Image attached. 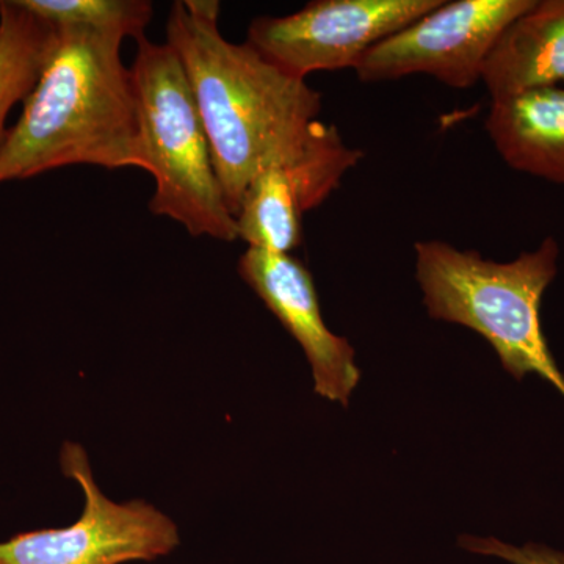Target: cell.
Segmentation results:
<instances>
[{"instance_id": "obj_1", "label": "cell", "mask_w": 564, "mask_h": 564, "mask_svg": "<svg viewBox=\"0 0 564 564\" xmlns=\"http://www.w3.org/2000/svg\"><path fill=\"white\" fill-rule=\"evenodd\" d=\"M220 2L177 0L166 21L209 137L212 161L236 217L245 192L267 166L288 161L310 140L321 93L218 29Z\"/></svg>"}, {"instance_id": "obj_2", "label": "cell", "mask_w": 564, "mask_h": 564, "mask_svg": "<svg viewBox=\"0 0 564 564\" xmlns=\"http://www.w3.org/2000/svg\"><path fill=\"white\" fill-rule=\"evenodd\" d=\"M122 41L90 29L58 28L57 46L0 148V184L70 165L147 170Z\"/></svg>"}, {"instance_id": "obj_3", "label": "cell", "mask_w": 564, "mask_h": 564, "mask_svg": "<svg viewBox=\"0 0 564 564\" xmlns=\"http://www.w3.org/2000/svg\"><path fill=\"white\" fill-rule=\"evenodd\" d=\"M414 252L415 280L430 317L474 329L516 380L538 375L564 397V375L541 325V302L558 272L555 237L510 262L441 240L417 242Z\"/></svg>"}, {"instance_id": "obj_4", "label": "cell", "mask_w": 564, "mask_h": 564, "mask_svg": "<svg viewBox=\"0 0 564 564\" xmlns=\"http://www.w3.org/2000/svg\"><path fill=\"white\" fill-rule=\"evenodd\" d=\"M131 73L139 104L144 163L154 177L150 210L193 237L239 239L215 172L209 137L184 66L169 44L137 41Z\"/></svg>"}, {"instance_id": "obj_5", "label": "cell", "mask_w": 564, "mask_h": 564, "mask_svg": "<svg viewBox=\"0 0 564 564\" xmlns=\"http://www.w3.org/2000/svg\"><path fill=\"white\" fill-rule=\"evenodd\" d=\"M63 475L84 492L79 521L62 529L18 533L0 543V564H122L152 562L180 545V530L158 508L132 500L117 503L96 485L87 452L63 444Z\"/></svg>"}, {"instance_id": "obj_6", "label": "cell", "mask_w": 564, "mask_h": 564, "mask_svg": "<svg viewBox=\"0 0 564 564\" xmlns=\"http://www.w3.org/2000/svg\"><path fill=\"white\" fill-rule=\"evenodd\" d=\"M444 0H314L288 17L251 21L248 41L296 79L355 69L378 43L437 9Z\"/></svg>"}, {"instance_id": "obj_7", "label": "cell", "mask_w": 564, "mask_h": 564, "mask_svg": "<svg viewBox=\"0 0 564 564\" xmlns=\"http://www.w3.org/2000/svg\"><path fill=\"white\" fill-rule=\"evenodd\" d=\"M534 0H454L423 14L364 54L356 74L364 84L426 74L466 90L481 82L486 58L505 29Z\"/></svg>"}, {"instance_id": "obj_8", "label": "cell", "mask_w": 564, "mask_h": 564, "mask_svg": "<svg viewBox=\"0 0 564 564\" xmlns=\"http://www.w3.org/2000/svg\"><path fill=\"white\" fill-rule=\"evenodd\" d=\"M362 158L333 124L318 120L302 150L252 180L236 214L239 239L248 248L291 254L302 243L304 212L325 203Z\"/></svg>"}, {"instance_id": "obj_9", "label": "cell", "mask_w": 564, "mask_h": 564, "mask_svg": "<svg viewBox=\"0 0 564 564\" xmlns=\"http://www.w3.org/2000/svg\"><path fill=\"white\" fill-rule=\"evenodd\" d=\"M237 272L303 348L315 393L348 406L361 372L350 343L329 332L323 321L310 270L291 254L248 248Z\"/></svg>"}, {"instance_id": "obj_10", "label": "cell", "mask_w": 564, "mask_h": 564, "mask_svg": "<svg viewBox=\"0 0 564 564\" xmlns=\"http://www.w3.org/2000/svg\"><path fill=\"white\" fill-rule=\"evenodd\" d=\"M492 99L564 84V0H534L494 44L481 76Z\"/></svg>"}, {"instance_id": "obj_11", "label": "cell", "mask_w": 564, "mask_h": 564, "mask_svg": "<svg viewBox=\"0 0 564 564\" xmlns=\"http://www.w3.org/2000/svg\"><path fill=\"white\" fill-rule=\"evenodd\" d=\"M486 132L516 172L564 187V88L492 99Z\"/></svg>"}, {"instance_id": "obj_12", "label": "cell", "mask_w": 564, "mask_h": 564, "mask_svg": "<svg viewBox=\"0 0 564 564\" xmlns=\"http://www.w3.org/2000/svg\"><path fill=\"white\" fill-rule=\"evenodd\" d=\"M57 41L58 28L20 0L0 2V148L9 133L6 121L11 107L29 98Z\"/></svg>"}, {"instance_id": "obj_13", "label": "cell", "mask_w": 564, "mask_h": 564, "mask_svg": "<svg viewBox=\"0 0 564 564\" xmlns=\"http://www.w3.org/2000/svg\"><path fill=\"white\" fill-rule=\"evenodd\" d=\"M25 9L55 28H84L111 33L122 40L143 39L151 24L148 0H20Z\"/></svg>"}, {"instance_id": "obj_14", "label": "cell", "mask_w": 564, "mask_h": 564, "mask_svg": "<svg viewBox=\"0 0 564 564\" xmlns=\"http://www.w3.org/2000/svg\"><path fill=\"white\" fill-rule=\"evenodd\" d=\"M466 551L475 554L497 556L513 564H564V552L554 551L540 544H525L522 547L502 543L496 538L463 536L459 540Z\"/></svg>"}]
</instances>
